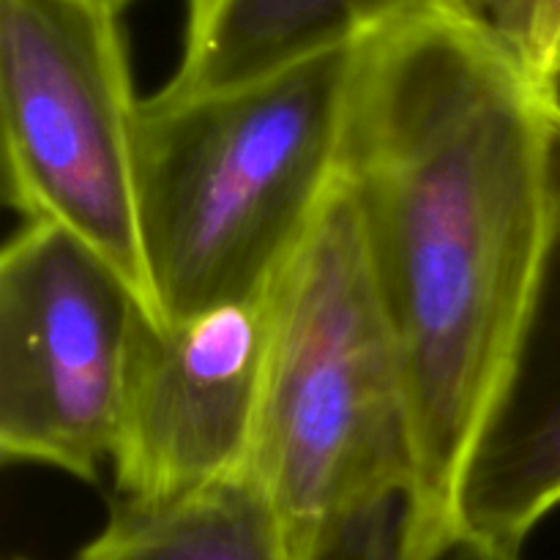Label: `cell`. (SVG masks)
<instances>
[{
    "label": "cell",
    "instance_id": "obj_2",
    "mask_svg": "<svg viewBox=\"0 0 560 560\" xmlns=\"http://www.w3.org/2000/svg\"><path fill=\"white\" fill-rule=\"evenodd\" d=\"M359 47L142 98L137 189L159 320L266 299L345 178Z\"/></svg>",
    "mask_w": 560,
    "mask_h": 560
},
{
    "label": "cell",
    "instance_id": "obj_11",
    "mask_svg": "<svg viewBox=\"0 0 560 560\" xmlns=\"http://www.w3.org/2000/svg\"><path fill=\"white\" fill-rule=\"evenodd\" d=\"M512 49L536 77L558 85L560 0H448Z\"/></svg>",
    "mask_w": 560,
    "mask_h": 560
},
{
    "label": "cell",
    "instance_id": "obj_12",
    "mask_svg": "<svg viewBox=\"0 0 560 560\" xmlns=\"http://www.w3.org/2000/svg\"><path fill=\"white\" fill-rule=\"evenodd\" d=\"M98 3L109 5V9H115V11H120V9H124L126 3H129V0H98Z\"/></svg>",
    "mask_w": 560,
    "mask_h": 560
},
{
    "label": "cell",
    "instance_id": "obj_4",
    "mask_svg": "<svg viewBox=\"0 0 560 560\" xmlns=\"http://www.w3.org/2000/svg\"><path fill=\"white\" fill-rule=\"evenodd\" d=\"M142 98L118 11L98 0H0L5 195L107 257L151 304L137 189Z\"/></svg>",
    "mask_w": 560,
    "mask_h": 560
},
{
    "label": "cell",
    "instance_id": "obj_10",
    "mask_svg": "<svg viewBox=\"0 0 560 560\" xmlns=\"http://www.w3.org/2000/svg\"><path fill=\"white\" fill-rule=\"evenodd\" d=\"M408 495H397L339 520L317 539L310 560H520L517 547L465 525L430 545H408Z\"/></svg>",
    "mask_w": 560,
    "mask_h": 560
},
{
    "label": "cell",
    "instance_id": "obj_8",
    "mask_svg": "<svg viewBox=\"0 0 560 560\" xmlns=\"http://www.w3.org/2000/svg\"><path fill=\"white\" fill-rule=\"evenodd\" d=\"M430 0H186L170 96L224 91L353 47Z\"/></svg>",
    "mask_w": 560,
    "mask_h": 560
},
{
    "label": "cell",
    "instance_id": "obj_7",
    "mask_svg": "<svg viewBox=\"0 0 560 560\" xmlns=\"http://www.w3.org/2000/svg\"><path fill=\"white\" fill-rule=\"evenodd\" d=\"M552 156V224L539 284L457 498L459 525L517 550L560 506V109Z\"/></svg>",
    "mask_w": 560,
    "mask_h": 560
},
{
    "label": "cell",
    "instance_id": "obj_3",
    "mask_svg": "<svg viewBox=\"0 0 560 560\" xmlns=\"http://www.w3.org/2000/svg\"><path fill=\"white\" fill-rule=\"evenodd\" d=\"M257 476L295 560L339 520L413 495L408 377L375 288L348 180L273 288Z\"/></svg>",
    "mask_w": 560,
    "mask_h": 560
},
{
    "label": "cell",
    "instance_id": "obj_1",
    "mask_svg": "<svg viewBox=\"0 0 560 560\" xmlns=\"http://www.w3.org/2000/svg\"><path fill=\"white\" fill-rule=\"evenodd\" d=\"M558 85L448 0L361 42L345 180L408 377L405 539L459 525L552 224Z\"/></svg>",
    "mask_w": 560,
    "mask_h": 560
},
{
    "label": "cell",
    "instance_id": "obj_9",
    "mask_svg": "<svg viewBox=\"0 0 560 560\" xmlns=\"http://www.w3.org/2000/svg\"><path fill=\"white\" fill-rule=\"evenodd\" d=\"M74 560H295L288 530L255 474L170 501L118 498Z\"/></svg>",
    "mask_w": 560,
    "mask_h": 560
},
{
    "label": "cell",
    "instance_id": "obj_6",
    "mask_svg": "<svg viewBox=\"0 0 560 560\" xmlns=\"http://www.w3.org/2000/svg\"><path fill=\"white\" fill-rule=\"evenodd\" d=\"M268 342V295L145 323L113 454L118 498L170 501L252 474Z\"/></svg>",
    "mask_w": 560,
    "mask_h": 560
},
{
    "label": "cell",
    "instance_id": "obj_14",
    "mask_svg": "<svg viewBox=\"0 0 560 560\" xmlns=\"http://www.w3.org/2000/svg\"><path fill=\"white\" fill-rule=\"evenodd\" d=\"M11 560H25V558H11Z\"/></svg>",
    "mask_w": 560,
    "mask_h": 560
},
{
    "label": "cell",
    "instance_id": "obj_5",
    "mask_svg": "<svg viewBox=\"0 0 560 560\" xmlns=\"http://www.w3.org/2000/svg\"><path fill=\"white\" fill-rule=\"evenodd\" d=\"M153 310L93 246L25 222L0 252V452L96 481Z\"/></svg>",
    "mask_w": 560,
    "mask_h": 560
},
{
    "label": "cell",
    "instance_id": "obj_13",
    "mask_svg": "<svg viewBox=\"0 0 560 560\" xmlns=\"http://www.w3.org/2000/svg\"><path fill=\"white\" fill-rule=\"evenodd\" d=\"M556 74H558V80H560V44H558V60H556Z\"/></svg>",
    "mask_w": 560,
    "mask_h": 560
}]
</instances>
